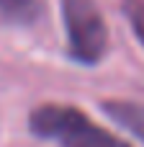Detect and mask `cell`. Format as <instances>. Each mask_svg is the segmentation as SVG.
<instances>
[{"label":"cell","instance_id":"obj_5","mask_svg":"<svg viewBox=\"0 0 144 147\" xmlns=\"http://www.w3.org/2000/svg\"><path fill=\"white\" fill-rule=\"evenodd\" d=\"M121 10H124L131 31L137 34L139 44L144 47V0H124L121 3Z\"/></svg>","mask_w":144,"mask_h":147},{"label":"cell","instance_id":"obj_2","mask_svg":"<svg viewBox=\"0 0 144 147\" xmlns=\"http://www.w3.org/2000/svg\"><path fill=\"white\" fill-rule=\"evenodd\" d=\"M67 54L77 65H98L108 52V26L95 0H62Z\"/></svg>","mask_w":144,"mask_h":147},{"label":"cell","instance_id":"obj_4","mask_svg":"<svg viewBox=\"0 0 144 147\" xmlns=\"http://www.w3.org/2000/svg\"><path fill=\"white\" fill-rule=\"evenodd\" d=\"M0 18L8 23L28 26L39 18V0H0Z\"/></svg>","mask_w":144,"mask_h":147},{"label":"cell","instance_id":"obj_1","mask_svg":"<svg viewBox=\"0 0 144 147\" xmlns=\"http://www.w3.org/2000/svg\"><path fill=\"white\" fill-rule=\"evenodd\" d=\"M28 129L41 140H54L62 147H131L113 132L98 127L75 106L41 103L28 116Z\"/></svg>","mask_w":144,"mask_h":147},{"label":"cell","instance_id":"obj_3","mask_svg":"<svg viewBox=\"0 0 144 147\" xmlns=\"http://www.w3.org/2000/svg\"><path fill=\"white\" fill-rule=\"evenodd\" d=\"M100 109L126 132L144 142V103L137 101H103Z\"/></svg>","mask_w":144,"mask_h":147}]
</instances>
